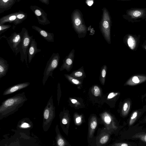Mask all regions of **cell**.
Listing matches in <instances>:
<instances>
[{"label": "cell", "instance_id": "obj_13", "mask_svg": "<svg viewBox=\"0 0 146 146\" xmlns=\"http://www.w3.org/2000/svg\"><path fill=\"white\" fill-rule=\"evenodd\" d=\"M47 105L44 112V119L45 121L44 123L45 125L50 123L54 118V107L52 106Z\"/></svg>", "mask_w": 146, "mask_h": 146}, {"label": "cell", "instance_id": "obj_3", "mask_svg": "<svg viewBox=\"0 0 146 146\" xmlns=\"http://www.w3.org/2000/svg\"><path fill=\"white\" fill-rule=\"evenodd\" d=\"M26 13L19 11L4 16L0 19V25L6 23H13V29H15L18 25L21 24L27 18Z\"/></svg>", "mask_w": 146, "mask_h": 146}, {"label": "cell", "instance_id": "obj_22", "mask_svg": "<svg viewBox=\"0 0 146 146\" xmlns=\"http://www.w3.org/2000/svg\"><path fill=\"white\" fill-rule=\"evenodd\" d=\"M127 42L129 47L132 50L135 48L136 45V42L134 38L131 35H129L127 38Z\"/></svg>", "mask_w": 146, "mask_h": 146}, {"label": "cell", "instance_id": "obj_20", "mask_svg": "<svg viewBox=\"0 0 146 146\" xmlns=\"http://www.w3.org/2000/svg\"><path fill=\"white\" fill-rule=\"evenodd\" d=\"M64 76L69 82L74 84L77 85H81L82 83L81 80L71 76L69 74H65Z\"/></svg>", "mask_w": 146, "mask_h": 146}, {"label": "cell", "instance_id": "obj_12", "mask_svg": "<svg viewBox=\"0 0 146 146\" xmlns=\"http://www.w3.org/2000/svg\"><path fill=\"white\" fill-rule=\"evenodd\" d=\"M32 27L33 29L37 31L41 36L48 42H54V35L53 33H49L35 25H33Z\"/></svg>", "mask_w": 146, "mask_h": 146}, {"label": "cell", "instance_id": "obj_37", "mask_svg": "<svg viewBox=\"0 0 146 146\" xmlns=\"http://www.w3.org/2000/svg\"><path fill=\"white\" fill-rule=\"evenodd\" d=\"M81 120V118L80 117H78L76 119V122L77 123H79L80 122Z\"/></svg>", "mask_w": 146, "mask_h": 146}, {"label": "cell", "instance_id": "obj_38", "mask_svg": "<svg viewBox=\"0 0 146 146\" xmlns=\"http://www.w3.org/2000/svg\"><path fill=\"white\" fill-rule=\"evenodd\" d=\"M71 102L73 104H75L77 102V101L75 99H72L71 100Z\"/></svg>", "mask_w": 146, "mask_h": 146}, {"label": "cell", "instance_id": "obj_39", "mask_svg": "<svg viewBox=\"0 0 146 146\" xmlns=\"http://www.w3.org/2000/svg\"><path fill=\"white\" fill-rule=\"evenodd\" d=\"M120 0L122 1H131V0Z\"/></svg>", "mask_w": 146, "mask_h": 146}, {"label": "cell", "instance_id": "obj_27", "mask_svg": "<svg viewBox=\"0 0 146 146\" xmlns=\"http://www.w3.org/2000/svg\"><path fill=\"white\" fill-rule=\"evenodd\" d=\"M134 137L138 138L140 139L142 141L146 142V133L139 135H136Z\"/></svg>", "mask_w": 146, "mask_h": 146}, {"label": "cell", "instance_id": "obj_6", "mask_svg": "<svg viewBox=\"0 0 146 146\" xmlns=\"http://www.w3.org/2000/svg\"><path fill=\"white\" fill-rule=\"evenodd\" d=\"M102 19L100 25V29L102 34L106 42L111 44L110 30L111 21L108 12L105 9H103Z\"/></svg>", "mask_w": 146, "mask_h": 146}, {"label": "cell", "instance_id": "obj_40", "mask_svg": "<svg viewBox=\"0 0 146 146\" xmlns=\"http://www.w3.org/2000/svg\"><path fill=\"white\" fill-rule=\"evenodd\" d=\"M17 2H19L21 0H16Z\"/></svg>", "mask_w": 146, "mask_h": 146}, {"label": "cell", "instance_id": "obj_26", "mask_svg": "<svg viewBox=\"0 0 146 146\" xmlns=\"http://www.w3.org/2000/svg\"><path fill=\"white\" fill-rule=\"evenodd\" d=\"M97 125V122L96 119H94L91 121L90 125V130L92 132L95 129Z\"/></svg>", "mask_w": 146, "mask_h": 146}, {"label": "cell", "instance_id": "obj_29", "mask_svg": "<svg viewBox=\"0 0 146 146\" xmlns=\"http://www.w3.org/2000/svg\"><path fill=\"white\" fill-rule=\"evenodd\" d=\"M57 143L58 145L59 146H64L65 144L64 140L61 138H59L58 139Z\"/></svg>", "mask_w": 146, "mask_h": 146}, {"label": "cell", "instance_id": "obj_2", "mask_svg": "<svg viewBox=\"0 0 146 146\" xmlns=\"http://www.w3.org/2000/svg\"><path fill=\"white\" fill-rule=\"evenodd\" d=\"M20 33L21 36V40L15 54L16 55L20 52L21 60L23 63L25 60L27 67L29 68L27 63L28 50L33 36H30L27 30L24 27L22 28Z\"/></svg>", "mask_w": 146, "mask_h": 146}, {"label": "cell", "instance_id": "obj_21", "mask_svg": "<svg viewBox=\"0 0 146 146\" xmlns=\"http://www.w3.org/2000/svg\"><path fill=\"white\" fill-rule=\"evenodd\" d=\"M130 102L127 101L123 104L122 110V113L123 116H126L128 113L130 108Z\"/></svg>", "mask_w": 146, "mask_h": 146}, {"label": "cell", "instance_id": "obj_10", "mask_svg": "<svg viewBox=\"0 0 146 146\" xmlns=\"http://www.w3.org/2000/svg\"><path fill=\"white\" fill-rule=\"evenodd\" d=\"M75 56V50L72 49L68 54L63 60V63L60 68V71L66 70L68 72L72 69Z\"/></svg>", "mask_w": 146, "mask_h": 146}, {"label": "cell", "instance_id": "obj_18", "mask_svg": "<svg viewBox=\"0 0 146 146\" xmlns=\"http://www.w3.org/2000/svg\"><path fill=\"white\" fill-rule=\"evenodd\" d=\"M69 75L74 78L80 80L86 77L83 66L77 70L72 71Z\"/></svg>", "mask_w": 146, "mask_h": 146}, {"label": "cell", "instance_id": "obj_19", "mask_svg": "<svg viewBox=\"0 0 146 146\" xmlns=\"http://www.w3.org/2000/svg\"><path fill=\"white\" fill-rule=\"evenodd\" d=\"M107 70V67L106 65H103L101 68L99 77V80L103 85L104 84Z\"/></svg>", "mask_w": 146, "mask_h": 146}, {"label": "cell", "instance_id": "obj_4", "mask_svg": "<svg viewBox=\"0 0 146 146\" xmlns=\"http://www.w3.org/2000/svg\"><path fill=\"white\" fill-rule=\"evenodd\" d=\"M122 16L125 19L132 23L143 20L146 21V8H131L127 10Z\"/></svg>", "mask_w": 146, "mask_h": 146}, {"label": "cell", "instance_id": "obj_7", "mask_svg": "<svg viewBox=\"0 0 146 146\" xmlns=\"http://www.w3.org/2000/svg\"><path fill=\"white\" fill-rule=\"evenodd\" d=\"M72 23L74 29L79 38L86 36L87 27L84 23L80 13L77 11L74 12L72 16Z\"/></svg>", "mask_w": 146, "mask_h": 146}, {"label": "cell", "instance_id": "obj_9", "mask_svg": "<svg viewBox=\"0 0 146 146\" xmlns=\"http://www.w3.org/2000/svg\"><path fill=\"white\" fill-rule=\"evenodd\" d=\"M1 37L6 38L9 46L15 54L21 40V36L20 33H17L15 32L12 33L8 38L5 35L1 37Z\"/></svg>", "mask_w": 146, "mask_h": 146}, {"label": "cell", "instance_id": "obj_28", "mask_svg": "<svg viewBox=\"0 0 146 146\" xmlns=\"http://www.w3.org/2000/svg\"><path fill=\"white\" fill-rule=\"evenodd\" d=\"M109 139V136L106 135L103 136L100 140V142L101 144H104L106 143Z\"/></svg>", "mask_w": 146, "mask_h": 146}, {"label": "cell", "instance_id": "obj_32", "mask_svg": "<svg viewBox=\"0 0 146 146\" xmlns=\"http://www.w3.org/2000/svg\"><path fill=\"white\" fill-rule=\"evenodd\" d=\"M42 3L48 5L49 4V0H38Z\"/></svg>", "mask_w": 146, "mask_h": 146}, {"label": "cell", "instance_id": "obj_5", "mask_svg": "<svg viewBox=\"0 0 146 146\" xmlns=\"http://www.w3.org/2000/svg\"><path fill=\"white\" fill-rule=\"evenodd\" d=\"M60 59L58 53H53L48 61L43 73L42 80L43 85H44L49 76L52 77L53 72L58 66Z\"/></svg>", "mask_w": 146, "mask_h": 146}, {"label": "cell", "instance_id": "obj_34", "mask_svg": "<svg viewBox=\"0 0 146 146\" xmlns=\"http://www.w3.org/2000/svg\"><path fill=\"white\" fill-rule=\"evenodd\" d=\"M115 145L119 146H129L130 145L125 143H117Z\"/></svg>", "mask_w": 146, "mask_h": 146}, {"label": "cell", "instance_id": "obj_41", "mask_svg": "<svg viewBox=\"0 0 146 146\" xmlns=\"http://www.w3.org/2000/svg\"><path fill=\"white\" fill-rule=\"evenodd\" d=\"M144 47L146 50V45L144 46Z\"/></svg>", "mask_w": 146, "mask_h": 146}, {"label": "cell", "instance_id": "obj_14", "mask_svg": "<svg viewBox=\"0 0 146 146\" xmlns=\"http://www.w3.org/2000/svg\"><path fill=\"white\" fill-rule=\"evenodd\" d=\"M30 84L29 82H25L17 84L12 86L5 90L3 95H5L12 94L13 92L27 87Z\"/></svg>", "mask_w": 146, "mask_h": 146}, {"label": "cell", "instance_id": "obj_25", "mask_svg": "<svg viewBox=\"0 0 146 146\" xmlns=\"http://www.w3.org/2000/svg\"><path fill=\"white\" fill-rule=\"evenodd\" d=\"M93 90L94 95L96 97L98 96L100 92V87L97 85L93 86L92 88Z\"/></svg>", "mask_w": 146, "mask_h": 146}, {"label": "cell", "instance_id": "obj_1", "mask_svg": "<svg viewBox=\"0 0 146 146\" xmlns=\"http://www.w3.org/2000/svg\"><path fill=\"white\" fill-rule=\"evenodd\" d=\"M15 95L4 101L0 108L1 117H4L16 111L26 100V98L23 96Z\"/></svg>", "mask_w": 146, "mask_h": 146}, {"label": "cell", "instance_id": "obj_15", "mask_svg": "<svg viewBox=\"0 0 146 146\" xmlns=\"http://www.w3.org/2000/svg\"><path fill=\"white\" fill-rule=\"evenodd\" d=\"M16 0H0V14L10 9Z\"/></svg>", "mask_w": 146, "mask_h": 146}, {"label": "cell", "instance_id": "obj_17", "mask_svg": "<svg viewBox=\"0 0 146 146\" xmlns=\"http://www.w3.org/2000/svg\"><path fill=\"white\" fill-rule=\"evenodd\" d=\"M9 68V64L7 60L0 57V78L5 76Z\"/></svg>", "mask_w": 146, "mask_h": 146}, {"label": "cell", "instance_id": "obj_11", "mask_svg": "<svg viewBox=\"0 0 146 146\" xmlns=\"http://www.w3.org/2000/svg\"><path fill=\"white\" fill-rule=\"evenodd\" d=\"M41 51V49H38L37 48V43L35 39L32 38L28 50L29 63H30L31 62L35 55Z\"/></svg>", "mask_w": 146, "mask_h": 146}, {"label": "cell", "instance_id": "obj_33", "mask_svg": "<svg viewBox=\"0 0 146 146\" xmlns=\"http://www.w3.org/2000/svg\"><path fill=\"white\" fill-rule=\"evenodd\" d=\"M30 125L26 123H24L22 124L21 127L23 128H27L30 127Z\"/></svg>", "mask_w": 146, "mask_h": 146}, {"label": "cell", "instance_id": "obj_24", "mask_svg": "<svg viewBox=\"0 0 146 146\" xmlns=\"http://www.w3.org/2000/svg\"><path fill=\"white\" fill-rule=\"evenodd\" d=\"M11 27V25H0V35L7 31Z\"/></svg>", "mask_w": 146, "mask_h": 146}, {"label": "cell", "instance_id": "obj_16", "mask_svg": "<svg viewBox=\"0 0 146 146\" xmlns=\"http://www.w3.org/2000/svg\"><path fill=\"white\" fill-rule=\"evenodd\" d=\"M146 81V76L136 75L131 77L125 83L126 85H135L141 83Z\"/></svg>", "mask_w": 146, "mask_h": 146}, {"label": "cell", "instance_id": "obj_36", "mask_svg": "<svg viewBox=\"0 0 146 146\" xmlns=\"http://www.w3.org/2000/svg\"><path fill=\"white\" fill-rule=\"evenodd\" d=\"M62 123L63 124H66L67 123V121L65 118H63L62 120Z\"/></svg>", "mask_w": 146, "mask_h": 146}, {"label": "cell", "instance_id": "obj_23", "mask_svg": "<svg viewBox=\"0 0 146 146\" xmlns=\"http://www.w3.org/2000/svg\"><path fill=\"white\" fill-rule=\"evenodd\" d=\"M138 115V112L137 111H134L130 117L129 124V125H132L135 121Z\"/></svg>", "mask_w": 146, "mask_h": 146}, {"label": "cell", "instance_id": "obj_31", "mask_svg": "<svg viewBox=\"0 0 146 146\" xmlns=\"http://www.w3.org/2000/svg\"><path fill=\"white\" fill-rule=\"evenodd\" d=\"M118 94V93H115L114 92H111L108 95L107 99H111L116 96H117Z\"/></svg>", "mask_w": 146, "mask_h": 146}, {"label": "cell", "instance_id": "obj_35", "mask_svg": "<svg viewBox=\"0 0 146 146\" xmlns=\"http://www.w3.org/2000/svg\"><path fill=\"white\" fill-rule=\"evenodd\" d=\"M86 3L87 5L89 6H91L93 3V0H87L86 1Z\"/></svg>", "mask_w": 146, "mask_h": 146}, {"label": "cell", "instance_id": "obj_30", "mask_svg": "<svg viewBox=\"0 0 146 146\" xmlns=\"http://www.w3.org/2000/svg\"><path fill=\"white\" fill-rule=\"evenodd\" d=\"M105 122L107 124H109L111 121V118L110 116L108 115L105 116L104 119Z\"/></svg>", "mask_w": 146, "mask_h": 146}, {"label": "cell", "instance_id": "obj_8", "mask_svg": "<svg viewBox=\"0 0 146 146\" xmlns=\"http://www.w3.org/2000/svg\"><path fill=\"white\" fill-rule=\"evenodd\" d=\"M30 8L36 16L40 24L45 25L50 23L47 17V14L42 9L35 5H31Z\"/></svg>", "mask_w": 146, "mask_h": 146}]
</instances>
